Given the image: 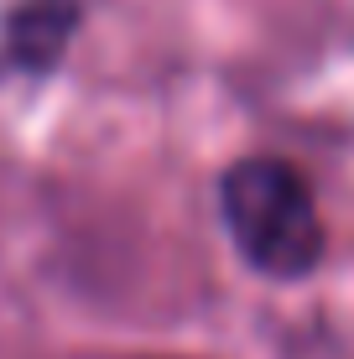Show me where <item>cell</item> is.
<instances>
[{
	"mask_svg": "<svg viewBox=\"0 0 354 359\" xmlns=\"http://www.w3.org/2000/svg\"><path fill=\"white\" fill-rule=\"evenodd\" d=\"M219 214L240 261L266 281H308L323 266L328 229L313 182L282 156H240L219 177Z\"/></svg>",
	"mask_w": 354,
	"mask_h": 359,
	"instance_id": "obj_1",
	"label": "cell"
},
{
	"mask_svg": "<svg viewBox=\"0 0 354 359\" xmlns=\"http://www.w3.org/2000/svg\"><path fill=\"white\" fill-rule=\"evenodd\" d=\"M83 21L79 0H16L6 11V63L21 73H53L68 57V42Z\"/></svg>",
	"mask_w": 354,
	"mask_h": 359,
	"instance_id": "obj_2",
	"label": "cell"
}]
</instances>
